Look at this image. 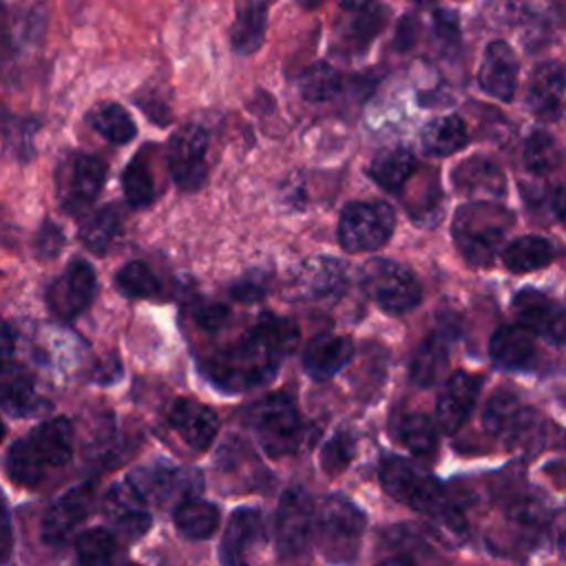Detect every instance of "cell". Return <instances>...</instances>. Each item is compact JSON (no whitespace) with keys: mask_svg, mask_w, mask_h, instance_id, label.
<instances>
[{"mask_svg":"<svg viewBox=\"0 0 566 566\" xmlns=\"http://www.w3.org/2000/svg\"><path fill=\"white\" fill-rule=\"evenodd\" d=\"M296 343L298 327L294 321L263 314L234 343L210 354L201 369L214 387L228 394L263 387L276 376Z\"/></svg>","mask_w":566,"mask_h":566,"instance_id":"6da1fadb","label":"cell"},{"mask_svg":"<svg viewBox=\"0 0 566 566\" xmlns=\"http://www.w3.org/2000/svg\"><path fill=\"white\" fill-rule=\"evenodd\" d=\"M73 455V424L51 418L18 438L7 453V475L20 486L40 484L51 469L64 467Z\"/></svg>","mask_w":566,"mask_h":566,"instance_id":"7a4b0ae2","label":"cell"},{"mask_svg":"<svg viewBox=\"0 0 566 566\" xmlns=\"http://www.w3.org/2000/svg\"><path fill=\"white\" fill-rule=\"evenodd\" d=\"M515 214L500 203L469 201L455 210L451 234L471 268H489L506 245Z\"/></svg>","mask_w":566,"mask_h":566,"instance_id":"3957f363","label":"cell"},{"mask_svg":"<svg viewBox=\"0 0 566 566\" xmlns=\"http://www.w3.org/2000/svg\"><path fill=\"white\" fill-rule=\"evenodd\" d=\"M365 531L363 511L340 495L325 497L314 509L312 539L329 564H349L356 559Z\"/></svg>","mask_w":566,"mask_h":566,"instance_id":"277c9868","label":"cell"},{"mask_svg":"<svg viewBox=\"0 0 566 566\" xmlns=\"http://www.w3.org/2000/svg\"><path fill=\"white\" fill-rule=\"evenodd\" d=\"M248 422L261 449L272 458L290 455L303 444V420L296 400L285 391L270 394L254 402Z\"/></svg>","mask_w":566,"mask_h":566,"instance_id":"5b68a950","label":"cell"},{"mask_svg":"<svg viewBox=\"0 0 566 566\" xmlns=\"http://www.w3.org/2000/svg\"><path fill=\"white\" fill-rule=\"evenodd\" d=\"M380 484L387 495H391L396 502L427 515L440 513L449 502L444 500L442 484L413 462L389 455L380 464Z\"/></svg>","mask_w":566,"mask_h":566,"instance_id":"8992f818","label":"cell"},{"mask_svg":"<svg viewBox=\"0 0 566 566\" xmlns=\"http://www.w3.org/2000/svg\"><path fill=\"white\" fill-rule=\"evenodd\" d=\"M360 285L365 294L389 314H405L422 298L416 276L405 265L389 259L367 261L360 272Z\"/></svg>","mask_w":566,"mask_h":566,"instance_id":"52a82bcc","label":"cell"},{"mask_svg":"<svg viewBox=\"0 0 566 566\" xmlns=\"http://www.w3.org/2000/svg\"><path fill=\"white\" fill-rule=\"evenodd\" d=\"M394 223V210L385 201H349L338 217V241L347 252H371L389 241Z\"/></svg>","mask_w":566,"mask_h":566,"instance_id":"ba28073f","label":"cell"},{"mask_svg":"<svg viewBox=\"0 0 566 566\" xmlns=\"http://www.w3.org/2000/svg\"><path fill=\"white\" fill-rule=\"evenodd\" d=\"M482 424L493 438L509 447L531 444V440H537L542 431L539 413L509 389H500L489 398L482 413Z\"/></svg>","mask_w":566,"mask_h":566,"instance_id":"9c48e42d","label":"cell"},{"mask_svg":"<svg viewBox=\"0 0 566 566\" xmlns=\"http://www.w3.org/2000/svg\"><path fill=\"white\" fill-rule=\"evenodd\" d=\"M106 181V164L86 153H75L60 164L57 199L69 214H82L99 195Z\"/></svg>","mask_w":566,"mask_h":566,"instance_id":"30bf717a","label":"cell"},{"mask_svg":"<svg viewBox=\"0 0 566 566\" xmlns=\"http://www.w3.org/2000/svg\"><path fill=\"white\" fill-rule=\"evenodd\" d=\"M210 135L201 124H186L168 139V168L181 190H197L208 175Z\"/></svg>","mask_w":566,"mask_h":566,"instance_id":"8fae6325","label":"cell"},{"mask_svg":"<svg viewBox=\"0 0 566 566\" xmlns=\"http://www.w3.org/2000/svg\"><path fill=\"white\" fill-rule=\"evenodd\" d=\"M97 276L88 261L73 259L49 285L46 305L60 321L77 318L95 298Z\"/></svg>","mask_w":566,"mask_h":566,"instance_id":"7c38bea8","label":"cell"},{"mask_svg":"<svg viewBox=\"0 0 566 566\" xmlns=\"http://www.w3.org/2000/svg\"><path fill=\"white\" fill-rule=\"evenodd\" d=\"M314 500L298 486L281 495L276 509V546L285 557H294L307 548L314 531Z\"/></svg>","mask_w":566,"mask_h":566,"instance_id":"4fadbf2b","label":"cell"},{"mask_svg":"<svg viewBox=\"0 0 566 566\" xmlns=\"http://www.w3.org/2000/svg\"><path fill=\"white\" fill-rule=\"evenodd\" d=\"M102 511L106 520L115 526V531L122 533L126 539L142 537L153 524L148 502L128 478L108 486L102 500Z\"/></svg>","mask_w":566,"mask_h":566,"instance_id":"5bb4252c","label":"cell"},{"mask_svg":"<svg viewBox=\"0 0 566 566\" xmlns=\"http://www.w3.org/2000/svg\"><path fill=\"white\" fill-rule=\"evenodd\" d=\"M135 489L144 495V500L150 502H166L170 497H181L190 500L195 493L201 491V475L199 471L192 469H181V467H139L126 475Z\"/></svg>","mask_w":566,"mask_h":566,"instance_id":"9a60e30c","label":"cell"},{"mask_svg":"<svg viewBox=\"0 0 566 566\" xmlns=\"http://www.w3.org/2000/svg\"><path fill=\"white\" fill-rule=\"evenodd\" d=\"M93 502V482H82L62 493L42 517V539L49 544H64L77 531V526L91 515Z\"/></svg>","mask_w":566,"mask_h":566,"instance_id":"2e32d148","label":"cell"},{"mask_svg":"<svg viewBox=\"0 0 566 566\" xmlns=\"http://www.w3.org/2000/svg\"><path fill=\"white\" fill-rule=\"evenodd\" d=\"M453 188L471 201H491L504 197L506 175L500 164L484 155H471L453 166L451 170Z\"/></svg>","mask_w":566,"mask_h":566,"instance_id":"e0dca14e","label":"cell"},{"mask_svg":"<svg viewBox=\"0 0 566 566\" xmlns=\"http://www.w3.org/2000/svg\"><path fill=\"white\" fill-rule=\"evenodd\" d=\"M263 542V515L259 509H237L223 531L219 559L223 566H250L254 551Z\"/></svg>","mask_w":566,"mask_h":566,"instance_id":"ac0fdd59","label":"cell"},{"mask_svg":"<svg viewBox=\"0 0 566 566\" xmlns=\"http://www.w3.org/2000/svg\"><path fill=\"white\" fill-rule=\"evenodd\" d=\"M480 387H482V378L464 369L453 371L444 380L438 396V405H436V420L444 433H455L469 420L478 402Z\"/></svg>","mask_w":566,"mask_h":566,"instance_id":"d6986e66","label":"cell"},{"mask_svg":"<svg viewBox=\"0 0 566 566\" xmlns=\"http://www.w3.org/2000/svg\"><path fill=\"white\" fill-rule=\"evenodd\" d=\"M513 312L517 325L528 329L533 336L548 338L553 343L564 340V310L551 296L537 290H522L513 298Z\"/></svg>","mask_w":566,"mask_h":566,"instance_id":"ffe728a7","label":"cell"},{"mask_svg":"<svg viewBox=\"0 0 566 566\" xmlns=\"http://www.w3.org/2000/svg\"><path fill=\"white\" fill-rule=\"evenodd\" d=\"M168 424L188 447L197 451L208 449L219 429L217 413L195 398H177L168 411Z\"/></svg>","mask_w":566,"mask_h":566,"instance_id":"44dd1931","label":"cell"},{"mask_svg":"<svg viewBox=\"0 0 566 566\" xmlns=\"http://www.w3.org/2000/svg\"><path fill=\"white\" fill-rule=\"evenodd\" d=\"M517 57L504 40H493L482 57L478 82L484 93L500 102H511L517 88Z\"/></svg>","mask_w":566,"mask_h":566,"instance_id":"7402d4cb","label":"cell"},{"mask_svg":"<svg viewBox=\"0 0 566 566\" xmlns=\"http://www.w3.org/2000/svg\"><path fill=\"white\" fill-rule=\"evenodd\" d=\"M294 285L303 298H338L347 287V274L340 261L329 256H312L301 263Z\"/></svg>","mask_w":566,"mask_h":566,"instance_id":"603a6c76","label":"cell"},{"mask_svg":"<svg viewBox=\"0 0 566 566\" xmlns=\"http://www.w3.org/2000/svg\"><path fill=\"white\" fill-rule=\"evenodd\" d=\"M528 108L544 119H559L564 106V69L559 62H542L528 77Z\"/></svg>","mask_w":566,"mask_h":566,"instance_id":"cb8c5ba5","label":"cell"},{"mask_svg":"<svg viewBox=\"0 0 566 566\" xmlns=\"http://www.w3.org/2000/svg\"><path fill=\"white\" fill-rule=\"evenodd\" d=\"M354 356V343L343 334H321L316 336L303 354V369L314 380L334 378Z\"/></svg>","mask_w":566,"mask_h":566,"instance_id":"d4e9b609","label":"cell"},{"mask_svg":"<svg viewBox=\"0 0 566 566\" xmlns=\"http://www.w3.org/2000/svg\"><path fill=\"white\" fill-rule=\"evenodd\" d=\"M535 352V336L517 323L497 327L489 343L493 365L504 371H522L531 367Z\"/></svg>","mask_w":566,"mask_h":566,"instance_id":"484cf974","label":"cell"},{"mask_svg":"<svg viewBox=\"0 0 566 566\" xmlns=\"http://www.w3.org/2000/svg\"><path fill=\"white\" fill-rule=\"evenodd\" d=\"M0 407L11 418H29L42 409L35 380L18 365L0 371Z\"/></svg>","mask_w":566,"mask_h":566,"instance_id":"4316f807","label":"cell"},{"mask_svg":"<svg viewBox=\"0 0 566 566\" xmlns=\"http://www.w3.org/2000/svg\"><path fill=\"white\" fill-rule=\"evenodd\" d=\"M422 150L431 157H449L469 144L467 124L458 115L433 117L420 133Z\"/></svg>","mask_w":566,"mask_h":566,"instance_id":"83f0119b","label":"cell"},{"mask_svg":"<svg viewBox=\"0 0 566 566\" xmlns=\"http://www.w3.org/2000/svg\"><path fill=\"white\" fill-rule=\"evenodd\" d=\"M268 27V4L265 2H243L237 7L234 22L230 27V44L237 53H254L265 38Z\"/></svg>","mask_w":566,"mask_h":566,"instance_id":"f1b7e54d","label":"cell"},{"mask_svg":"<svg viewBox=\"0 0 566 566\" xmlns=\"http://www.w3.org/2000/svg\"><path fill=\"white\" fill-rule=\"evenodd\" d=\"M413 172H416V157L409 148H402V146L380 150L369 164L371 179L382 190H389V192H400L402 186L413 177Z\"/></svg>","mask_w":566,"mask_h":566,"instance_id":"f546056e","label":"cell"},{"mask_svg":"<svg viewBox=\"0 0 566 566\" xmlns=\"http://www.w3.org/2000/svg\"><path fill=\"white\" fill-rule=\"evenodd\" d=\"M500 256L506 270L511 272H533V270L546 268L553 261L555 250L548 239L537 234H524L509 241L502 248Z\"/></svg>","mask_w":566,"mask_h":566,"instance_id":"4dcf8cb0","label":"cell"},{"mask_svg":"<svg viewBox=\"0 0 566 566\" xmlns=\"http://www.w3.org/2000/svg\"><path fill=\"white\" fill-rule=\"evenodd\" d=\"M449 365V354H447V343L442 336L431 334L420 343L411 358L409 367V378L416 387H433L442 380V374L447 371Z\"/></svg>","mask_w":566,"mask_h":566,"instance_id":"1f68e13d","label":"cell"},{"mask_svg":"<svg viewBox=\"0 0 566 566\" xmlns=\"http://www.w3.org/2000/svg\"><path fill=\"white\" fill-rule=\"evenodd\" d=\"M343 11H347L345 22L340 27V38L347 42L349 49H363L367 46L376 33L382 27L385 9L378 4H343Z\"/></svg>","mask_w":566,"mask_h":566,"instance_id":"d6a6232c","label":"cell"},{"mask_svg":"<svg viewBox=\"0 0 566 566\" xmlns=\"http://www.w3.org/2000/svg\"><path fill=\"white\" fill-rule=\"evenodd\" d=\"M175 526L190 539H206L219 526V509L217 504L199 497L184 500L175 509Z\"/></svg>","mask_w":566,"mask_h":566,"instance_id":"836d02e7","label":"cell"},{"mask_svg":"<svg viewBox=\"0 0 566 566\" xmlns=\"http://www.w3.org/2000/svg\"><path fill=\"white\" fill-rule=\"evenodd\" d=\"M394 433L398 442L416 455H431L438 447L436 424L427 413H420V411L402 413L394 424Z\"/></svg>","mask_w":566,"mask_h":566,"instance_id":"e575fe53","label":"cell"},{"mask_svg":"<svg viewBox=\"0 0 566 566\" xmlns=\"http://www.w3.org/2000/svg\"><path fill=\"white\" fill-rule=\"evenodd\" d=\"M122 230L119 212L113 206H104L91 212L80 226V241L95 254L108 252Z\"/></svg>","mask_w":566,"mask_h":566,"instance_id":"d590c367","label":"cell"},{"mask_svg":"<svg viewBox=\"0 0 566 566\" xmlns=\"http://www.w3.org/2000/svg\"><path fill=\"white\" fill-rule=\"evenodd\" d=\"M88 122L102 137H106L113 144H128L137 135V126L130 113L115 102L97 104L88 113Z\"/></svg>","mask_w":566,"mask_h":566,"instance_id":"8d00e7d4","label":"cell"},{"mask_svg":"<svg viewBox=\"0 0 566 566\" xmlns=\"http://www.w3.org/2000/svg\"><path fill=\"white\" fill-rule=\"evenodd\" d=\"M117 553V539L108 528H86L75 537L80 566H111Z\"/></svg>","mask_w":566,"mask_h":566,"instance_id":"74e56055","label":"cell"},{"mask_svg":"<svg viewBox=\"0 0 566 566\" xmlns=\"http://www.w3.org/2000/svg\"><path fill=\"white\" fill-rule=\"evenodd\" d=\"M117 290L128 298H153L159 292V279L144 261H128L115 274Z\"/></svg>","mask_w":566,"mask_h":566,"instance_id":"f35d334b","label":"cell"},{"mask_svg":"<svg viewBox=\"0 0 566 566\" xmlns=\"http://www.w3.org/2000/svg\"><path fill=\"white\" fill-rule=\"evenodd\" d=\"M298 91L310 102H327L340 91V75L334 66L316 62L301 73Z\"/></svg>","mask_w":566,"mask_h":566,"instance_id":"ab89813d","label":"cell"},{"mask_svg":"<svg viewBox=\"0 0 566 566\" xmlns=\"http://www.w3.org/2000/svg\"><path fill=\"white\" fill-rule=\"evenodd\" d=\"M522 159H524V166L528 172L548 175L559 166L562 153H559V146L553 135H548L544 130H535V133H531V137L524 144Z\"/></svg>","mask_w":566,"mask_h":566,"instance_id":"60d3db41","label":"cell"},{"mask_svg":"<svg viewBox=\"0 0 566 566\" xmlns=\"http://www.w3.org/2000/svg\"><path fill=\"white\" fill-rule=\"evenodd\" d=\"M122 188H124L126 201L135 208L148 206L155 199V181H153L148 161L142 153L135 159H130V164L124 168Z\"/></svg>","mask_w":566,"mask_h":566,"instance_id":"b9f144b4","label":"cell"},{"mask_svg":"<svg viewBox=\"0 0 566 566\" xmlns=\"http://www.w3.org/2000/svg\"><path fill=\"white\" fill-rule=\"evenodd\" d=\"M38 119L31 117H18L0 106V137L7 142L11 153L27 157L31 155L33 135L38 130Z\"/></svg>","mask_w":566,"mask_h":566,"instance_id":"7bdbcfd3","label":"cell"},{"mask_svg":"<svg viewBox=\"0 0 566 566\" xmlns=\"http://www.w3.org/2000/svg\"><path fill=\"white\" fill-rule=\"evenodd\" d=\"M356 453V442L347 431H336L323 447L321 451V467L329 475L343 473L349 462L354 460Z\"/></svg>","mask_w":566,"mask_h":566,"instance_id":"ee69618b","label":"cell"},{"mask_svg":"<svg viewBox=\"0 0 566 566\" xmlns=\"http://www.w3.org/2000/svg\"><path fill=\"white\" fill-rule=\"evenodd\" d=\"M546 515H548V511H546L544 502L533 495L517 500L509 511L511 522L517 526H524V528H539L546 522Z\"/></svg>","mask_w":566,"mask_h":566,"instance_id":"f6af8a7d","label":"cell"},{"mask_svg":"<svg viewBox=\"0 0 566 566\" xmlns=\"http://www.w3.org/2000/svg\"><path fill=\"white\" fill-rule=\"evenodd\" d=\"M64 243V234L60 230V226H55L53 221H44L35 234V254L40 259H53L60 248Z\"/></svg>","mask_w":566,"mask_h":566,"instance_id":"bcb514c9","label":"cell"},{"mask_svg":"<svg viewBox=\"0 0 566 566\" xmlns=\"http://www.w3.org/2000/svg\"><path fill=\"white\" fill-rule=\"evenodd\" d=\"M13 553V526L4 497L0 495V566L9 564Z\"/></svg>","mask_w":566,"mask_h":566,"instance_id":"7dc6e473","label":"cell"},{"mask_svg":"<svg viewBox=\"0 0 566 566\" xmlns=\"http://www.w3.org/2000/svg\"><path fill=\"white\" fill-rule=\"evenodd\" d=\"M226 318H228V310H226L223 305H219V303L203 305V307H199V310L195 312V321H197L203 329H208V332H217L219 327H223Z\"/></svg>","mask_w":566,"mask_h":566,"instance_id":"c3c4849f","label":"cell"},{"mask_svg":"<svg viewBox=\"0 0 566 566\" xmlns=\"http://www.w3.org/2000/svg\"><path fill=\"white\" fill-rule=\"evenodd\" d=\"M13 352H15V336L9 323L0 318V371L13 365Z\"/></svg>","mask_w":566,"mask_h":566,"instance_id":"681fc988","label":"cell"},{"mask_svg":"<svg viewBox=\"0 0 566 566\" xmlns=\"http://www.w3.org/2000/svg\"><path fill=\"white\" fill-rule=\"evenodd\" d=\"M265 292V285H263V279H248L245 281H239L234 287H232V294L241 301V303H254L261 294Z\"/></svg>","mask_w":566,"mask_h":566,"instance_id":"f907efd6","label":"cell"},{"mask_svg":"<svg viewBox=\"0 0 566 566\" xmlns=\"http://www.w3.org/2000/svg\"><path fill=\"white\" fill-rule=\"evenodd\" d=\"M416 40V22H413V15H405L402 20V27L398 31V46L400 49H407L411 46Z\"/></svg>","mask_w":566,"mask_h":566,"instance_id":"816d5d0a","label":"cell"},{"mask_svg":"<svg viewBox=\"0 0 566 566\" xmlns=\"http://www.w3.org/2000/svg\"><path fill=\"white\" fill-rule=\"evenodd\" d=\"M553 212L557 219L564 217V188L562 186H557L553 192Z\"/></svg>","mask_w":566,"mask_h":566,"instance_id":"f5cc1de1","label":"cell"},{"mask_svg":"<svg viewBox=\"0 0 566 566\" xmlns=\"http://www.w3.org/2000/svg\"><path fill=\"white\" fill-rule=\"evenodd\" d=\"M378 566H416V564H413V562H409V559H405V557H391V559L380 562Z\"/></svg>","mask_w":566,"mask_h":566,"instance_id":"db71d44e","label":"cell"},{"mask_svg":"<svg viewBox=\"0 0 566 566\" xmlns=\"http://www.w3.org/2000/svg\"><path fill=\"white\" fill-rule=\"evenodd\" d=\"M2 24H4V7L0 4V31H2Z\"/></svg>","mask_w":566,"mask_h":566,"instance_id":"11a10c76","label":"cell"},{"mask_svg":"<svg viewBox=\"0 0 566 566\" xmlns=\"http://www.w3.org/2000/svg\"><path fill=\"white\" fill-rule=\"evenodd\" d=\"M2 438H4V424H2V420H0V442H2Z\"/></svg>","mask_w":566,"mask_h":566,"instance_id":"9f6ffc18","label":"cell"},{"mask_svg":"<svg viewBox=\"0 0 566 566\" xmlns=\"http://www.w3.org/2000/svg\"><path fill=\"white\" fill-rule=\"evenodd\" d=\"M126 566H137V564H126Z\"/></svg>","mask_w":566,"mask_h":566,"instance_id":"6f0895ef","label":"cell"}]
</instances>
